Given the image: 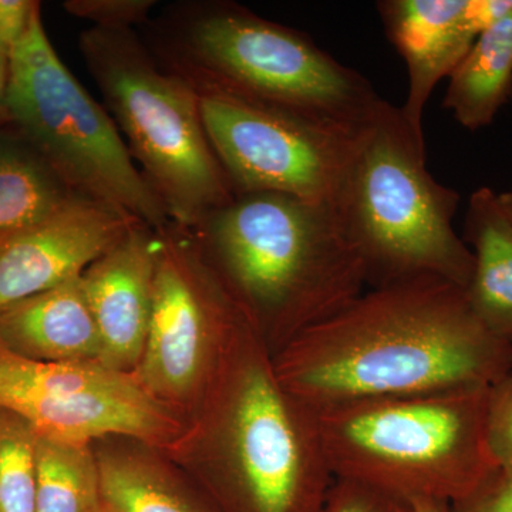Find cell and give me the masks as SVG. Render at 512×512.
<instances>
[{
	"instance_id": "6da1fadb",
	"label": "cell",
	"mask_w": 512,
	"mask_h": 512,
	"mask_svg": "<svg viewBox=\"0 0 512 512\" xmlns=\"http://www.w3.org/2000/svg\"><path fill=\"white\" fill-rule=\"evenodd\" d=\"M274 367L282 386L316 413L493 386L512 372V346L485 328L466 289L417 278L363 292L293 339Z\"/></svg>"
},
{
	"instance_id": "7a4b0ae2",
	"label": "cell",
	"mask_w": 512,
	"mask_h": 512,
	"mask_svg": "<svg viewBox=\"0 0 512 512\" xmlns=\"http://www.w3.org/2000/svg\"><path fill=\"white\" fill-rule=\"evenodd\" d=\"M192 229L254 328L282 349L365 292L362 256L329 202L247 192Z\"/></svg>"
},
{
	"instance_id": "3957f363",
	"label": "cell",
	"mask_w": 512,
	"mask_h": 512,
	"mask_svg": "<svg viewBox=\"0 0 512 512\" xmlns=\"http://www.w3.org/2000/svg\"><path fill=\"white\" fill-rule=\"evenodd\" d=\"M460 194L426 167L402 109L382 100L353 148L333 202L373 288L439 278L467 289L474 255L453 228Z\"/></svg>"
},
{
	"instance_id": "277c9868",
	"label": "cell",
	"mask_w": 512,
	"mask_h": 512,
	"mask_svg": "<svg viewBox=\"0 0 512 512\" xmlns=\"http://www.w3.org/2000/svg\"><path fill=\"white\" fill-rule=\"evenodd\" d=\"M490 387L367 400L316 412L333 477L407 503L467 500L500 471L485 434Z\"/></svg>"
},
{
	"instance_id": "5b68a950",
	"label": "cell",
	"mask_w": 512,
	"mask_h": 512,
	"mask_svg": "<svg viewBox=\"0 0 512 512\" xmlns=\"http://www.w3.org/2000/svg\"><path fill=\"white\" fill-rule=\"evenodd\" d=\"M154 37L150 49L190 83L224 84L345 126L362 127L383 100L308 36L237 3L177 6Z\"/></svg>"
},
{
	"instance_id": "8992f818",
	"label": "cell",
	"mask_w": 512,
	"mask_h": 512,
	"mask_svg": "<svg viewBox=\"0 0 512 512\" xmlns=\"http://www.w3.org/2000/svg\"><path fill=\"white\" fill-rule=\"evenodd\" d=\"M79 46L106 110L171 221L195 228L234 200L187 79L134 30L90 28Z\"/></svg>"
},
{
	"instance_id": "52a82bcc",
	"label": "cell",
	"mask_w": 512,
	"mask_h": 512,
	"mask_svg": "<svg viewBox=\"0 0 512 512\" xmlns=\"http://www.w3.org/2000/svg\"><path fill=\"white\" fill-rule=\"evenodd\" d=\"M5 121L77 194L126 212L147 227L171 222L109 111L57 55L42 8L9 56Z\"/></svg>"
},
{
	"instance_id": "ba28073f",
	"label": "cell",
	"mask_w": 512,
	"mask_h": 512,
	"mask_svg": "<svg viewBox=\"0 0 512 512\" xmlns=\"http://www.w3.org/2000/svg\"><path fill=\"white\" fill-rule=\"evenodd\" d=\"M249 336L225 400L224 454L235 512H322L332 471L316 416L279 382Z\"/></svg>"
},
{
	"instance_id": "9c48e42d",
	"label": "cell",
	"mask_w": 512,
	"mask_h": 512,
	"mask_svg": "<svg viewBox=\"0 0 512 512\" xmlns=\"http://www.w3.org/2000/svg\"><path fill=\"white\" fill-rule=\"evenodd\" d=\"M191 84L235 194L278 192L335 202L365 124L345 126L224 84Z\"/></svg>"
},
{
	"instance_id": "30bf717a",
	"label": "cell",
	"mask_w": 512,
	"mask_h": 512,
	"mask_svg": "<svg viewBox=\"0 0 512 512\" xmlns=\"http://www.w3.org/2000/svg\"><path fill=\"white\" fill-rule=\"evenodd\" d=\"M0 409L40 436L90 443L119 434L160 443L178 426L163 400L131 373L94 362H37L0 346Z\"/></svg>"
},
{
	"instance_id": "8fae6325",
	"label": "cell",
	"mask_w": 512,
	"mask_h": 512,
	"mask_svg": "<svg viewBox=\"0 0 512 512\" xmlns=\"http://www.w3.org/2000/svg\"><path fill=\"white\" fill-rule=\"evenodd\" d=\"M156 232L153 311L137 379L157 399H181L200 382L214 336L248 316L201 264L194 229L171 221Z\"/></svg>"
},
{
	"instance_id": "7c38bea8",
	"label": "cell",
	"mask_w": 512,
	"mask_h": 512,
	"mask_svg": "<svg viewBox=\"0 0 512 512\" xmlns=\"http://www.w3.org/2000/svg\"><path fill=\"white\" fill-rule=\"evenodd\" d=\"M126 212L79 198L0 242V309L80 276L134 225Z\"/></svg>"
},
{
	"instance_id": "4fadbf2b",
	"label": "cell",
	"mask_w": 512,
	"mask_h": 512,
	"mask_svg": "<svg viewBox=\"0 0 512 512\" xmlns=\"http://www.w3.org/2000/svg\"><path fill=\"white\" fill-rule=\"evenodd\" d=\"M156 264V229L137 224L80 276L100 333L101 363L111 369L130 373L140 365Z\"/></svg>"
},
{
	"instance_id": "5bb4252c",
	"label": "cell",
	"mask_w": 512,
	"mask_h": 512,
	"mask_svg": "<svg viewBox=\"0 0 512 512\" xmlns=\"http://www.w3.org/2000/svg\"><path fill=\"white\" fill-rule=\"evenodd\" d=\"M377 10L407 67L409 92L400 109L414 136L426 144L423 114L431 93L481 35L471 0H383Z\"/></svg>"
},
{
	"instance_id": "9a60e30c",
	"label": "cell",
	"mask_w": 512,
	"mask_h": 512,
	"mask_svg": "<svg viewBox=\"0 0 512 512\" xmlns=\"http://www.w3.org/2000/svg\"><path fill=\"white\" fill-rule=\"evenodd\" d=\"M80 276L0 309V346L37 362H101Z\"/></svg>"
},
{
	"instance_id": "2e32d148",
	"label": "cell",
	"mask_w": 512,
	"mask_h": 512,
	"mask_svg": "<svg viewBox=\"0 0 512 512\" xmlns=\"http://www.w3.org/2000/svg\"><path fill=\"white\" fill-rule=\"evenodd\" d=\"M461 238L474 255L468 302L485 328L512 346V222L497 192L471 194Z\"/></svg>"
},
{
	"instance_id": "e0dca14e",
	"label": "cell",
	"mask_w": 512,
	"mask_h": 512,
	"mask_svg": "<svg viewBox=\"0 0 512 512\" xmlns=\"http://www.w3.org/2000/svg\"><path fill=\"white\" fill-rule=\"evenodd\" d=\"M448 79L444 109L468 130L490 126L512 97V10L477 37Z\"/></svg>"
},
{
	"instance_id": "ac0fdd59",
	"label": "cell",
	"mask_w": 512,
	"mask_h": 512,
	"mask_svg": "<svg viewBox=\"0 0 512 512\" xmlns=\"http://www.w3.org/2000/svg\"><path fill=\"white\" fill-rule=\"evenodd\" d=\"M84 198L6 121L0 123V231H16Z\"/></svg>"
},
{
	"instance_id": "d6986e66",
	"label": "cell",
	"mask_w": 512,
	"mask_h": 512,
	"mask_svg": "<svg viewBox=\"0 0 512 512\" xmlns=\"http://www.w3.org/2000/svg\"><path fill=\"white\" fill-rule=\"evenodd\" d=\"M36 512H103L97 457L89 443L37 434Z\"/></svg>"
},
{
	"instance_id": "ffe728a7",
	"label": "cell",
	"mask_w": 512,
	"mask_h": 512,
	"mask_svg": "<svg viewBox=\"0 0 512 512\" xmlns=\"http://www.w3.org/2000/svg\"><path fill=\"white\" fill-rule=\"evenodd\" d=\"M97 463L103 512H202L138 458L106 453Z\"/></svg>"
},
{
	"instance_id": "44dd1931",
	"label": "cell",
	"mask_w": 512,
	"mask_h": 512,
	"mask_svg": "<svg viewBox=\"0 0 512 512\" xmlns=\"http://www.w3.org/2000/svg\"><path fill=\"white\" fill-rule=\"evenodd\" d=\"M37 431L0 409V512H36Z\"/></svg>"
},
{
	"instance_id": "7402d4cb",
	"label": "cell",
	"mask_w": 512,
	"mask_h": 512,
	"mask_svg": "<svg viewBox=\"0 0 512 512\" xmlns=\"http://www.w3.org/2000/svg\"><path fill=\"white\" fill-rule=\"evenodd\" d=\"M156 0H67L63 9L77 19L89 20L93 28L133 30L148 22Z\"/></svg>"
},
{
	"instance_id": "603a6c76",
	"label": "cell",
	"mask_w": 512,
	"mask_h": 512,
	"mask_svg": "<svg viewBox=\"0 0 512 512\" xmlns=\"http://www.w3.org/2000/svg\"><path fill=\"white\" fill-rule=\"evenodd\" d=\"M485 434L495 464L512 478V372L488 390Z\"/></svg>"
},
{
	"instance_id": "cb8c5ba5",
	"label": "cell",
	"mask_w": 512,
	"mask_h": 512,
	"mask_svg": "<svg viewBox=\"0 0 512 512\" xmlns=\"http://www.w3.org/2000/svg\"><path fill=\"white\" fill-rule=\"evenodd\" d=\"M322 512H414L413 505L355 481L333 480Z\"/></svg>"
},
{
	"instance_id": "d4e9b609",
	"label": "cell",
	"mask_w": 512,
	"mask_h": 512,
	"mask_svg": "<svg viewBox=\"0 0 512 512\" xmlns=\"http://www.w3.org/2000/svg\"><path fill=\"white\" fill-rule=\"evenodd\" d=\"M39 2L32 0H0V52L10 56L25 33Z\"/></svg>"
},
{
	"instance_id": "484cf974",
	"label": "cell",
	"mask_w": 512,
	"mask_h": 512,
	"mask_svg": "<svg viewBox=\"0 0 512 512\" xmlns=\"http://www.w3.org/2000/svg\"><path fill=\"white\" fill-rule=\"evenodd\" d=\"M450 512H512V478L498 471L476 494L451 504Z\"/></svg>"
},
{
	"instance_id": "4316f807",
	"label": "cell",
	"mask_w": 512,
	"mask_h": 512,
	"mask_svg": "<svg viewBox=\"0 0 512 512\" xmlns=\"http://www.w3.org/2000/svg\"><path fill=\"white\" fill-rule=\"evenodd\" d=\"M9 83V56L0 52V123L5 121L6 93Z\"/></svg>"
},
{
	"instance_id": "83f0119b",
	"label": "cell",
	"mask_w": 512,
	"mask_h": 512,
	"mask_svg": "<svg viewBox=\"0 0 512 512\" xmlns=\"http://www.w3.org/2000/svg\"><path fill=\"white\" fill-rule=\"evenodd\" d=\"M414 512H450V504L434 500H414L412 503Z\"/></svg>"
},
{
	"instance_id": "f1b7e54d",
	"label": "cell",
	"mask_w": 512,
	"mask_h": 512,
	"mask_svg": "<svg viewBox=\"0 0 512 512\" xmlns=\"http://www.w3.org/2000/svg\"><path fill=\"white\" fill-rule=\"evenodd\" d=\"M498 201H500L501 208H503L505 215H507L512 222V190L498 194Z\"/></svg>"
},
{
	"instance_id": "f546056e",
	"label": "cell",
	"mask_w": 512,
	"mask_h": 512,
	"mask_svg": "<svg viewBox=\"0 0 512 512\" xmlns=\"http://www.w3.org/2000/svg\"><path fill=\"white\" fill-rule=\"evenodd\" d=\"M10 231H0V242L3 241V238L6 237V234H8Z\"/></svg>"
}]
</instances>
